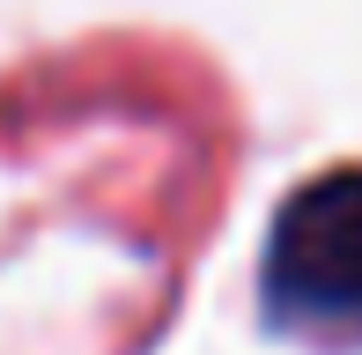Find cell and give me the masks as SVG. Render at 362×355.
<instances>
[{"label":"cell","instance_id":"cell-1","mask_svg":"<svg viewBox=\"0 0 362 355\" xmlns=\"http://www.w3.org/2000/svg\"><path fill=\"white\" fill-rule=\"evenodd\" d=\"M259 311L288 333L362 341V163H333L288 192L259 252Z\"/></svg>","mask_w":362,"mask_h":355}]
</instances>
